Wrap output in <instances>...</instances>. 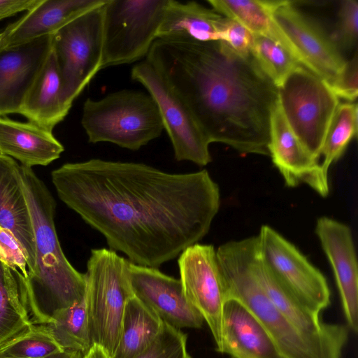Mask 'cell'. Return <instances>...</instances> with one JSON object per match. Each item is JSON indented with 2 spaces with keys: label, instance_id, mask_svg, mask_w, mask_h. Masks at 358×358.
<instances>
[{
  "label": "cell",
  "instance_id": "1",
  "mask_svg": "<svg viewBox=\"0 0 358 358\" xmlns=\"http://www.w3.org/2000/svg\"><path fill=\"white\" fill-rule=\"evenodd\" d=\"M60 200L131 262L157 268L208 232L220 191L206 170L170 173L91 159L51 173Z\"/></svg>",
  "mask_w": 358,
  "mask_h": 358
},
{
  "label": "cell",
  "instance_id": "2",
  "mask_svg": "<svg viewBox=\"0 0 358 358\" xmlns=\"http://www.w3.org/2000/svg\"><path fill=\"white\" fill-rule=\"evenodd\" d=\"M145 59L186 104L210 143L268 155L278 90L251 54L242 56L221 41L157 38Z\"/></svg>",
  "mask_w": 358,
  "mask_h": 358
},
{
  "label": "cell",
  "instance_id": "3",
  "mask_svg": "<svg viewBox=\"0 0 358 358\" xmlns=\"http://www.w3.org/2000/svg\"><path fill=\"white\" fill-rule=\"evenodd\" d=\"M20 173L35 245L34 267L25 279L27 310L32 324H47L84 299L85 275L62 250L54 221L56 203L48 187L32 168L21 165Z\"/></svg>",
  "mask_w": 358,
  "mask_h": 358
},
{
  "label": "cell",
  "instance_id": "4",
  "mask_svg": "<svg viewBox=\"0 0 358 358\" xmlns=\"http://www.w3.org/2000/svg\"><path fill=\"white\" fill-rule=\"evenodd\" d=\"M257 247V236L229 241L216 250L226 299H236L248 308L285 358H341L342 352L305 335L268 299L254 270Z\"/></svg>",
  "mask_w": 358,
  "mask_h": 358
},
{
  "label": "cell",
  "instance_id": "5",
  "mask_svg": "<svg viewBox=\"0 0 358 358\" xmlns=\"http://www.w3.org/2000/svg\"><path fill=\"white\" fill-rule=\"evenodd\" d=\"M81 125L88 142H108L138 150L164 129L157 106L148 92L119 90L83 104Z\"/></svg>",
  "mask_w": 358,
  "mask_h": 358
},
{
  "label": "cell",
  "instance_id": "6",
  "mask_svg": "<svg viewBox=\"0 0 358 358\" xmlns=\"http://www.w3.org/2000/svg\"><path fill=\"white\" fill-rule=\"evenodd\" d=\"M129 262L113 250L93 249L85 273L92 343L102 346L111 357L118 344L126 303L134 295Z\"/></svg>",
  "mask_w": 358,
  "mask_h": 358
},
{
  "label": "cell",
  "instance_id": "7",
  "mask_svg": "<svg viewBox=\"0 0 358 358\" xmlns=\"http://www.w3.org/2000/svg\"><path fill=\"white\" fill-rule=\"evenodd\" d=\"M278 90L288 124L308 152L319 159L339 98L324 80L302 65Z\"/></svg>",
  "mask_w": 358,
  "mask_h": 358
},
{
  "label": "cell",
  "instance_id": "8",
  "mask_svg": "<svg viewBox=\"0 0 358 358\" xmlns=\"http://www.w3.org/2000/svg\"><path fill=\"white\" fill-rule=\"evenodd\" d=\"M169 0H107L103 6L101 69L146 57Z\"/></svg>",
  "mask_w": 358,
  "mask_h": 358
},
{
  "label": "cell",
  "instance_id": "9",
  "mask_svg": "<svg viewBox=\"0 0 358 358\" xmlns=\"http://www.w3.org/2000/svg\"><path fill=\"white\" fill-rule=\"evenodd\" d=\"M104 4L78 16L53 34L52 50L62 80L63 99L70 107L101 70Z\"/></svg>",
  "mask_w": 358,
  "mask_h": 358
},
{
  "label": "cell",
  "instance_id": "10",
  "mask_svg": "<svg viewBox=\"0 0 358 358\" xmlns=\"http://www.w3.org/2000/svg\"><path fill=\"white\" fill-rule=\"evenodd\" d=\"M271 19L283 45L299 63L331 85L341 75L347 61L331 35L294 1L275 0Z\"/></svg>",
  "mask_w": 358,
  "mask_h": 358
},
{
  "label": "cell",
  "instance_id": "11",
  "mask_svg": "<svg viewBox=\"0 0 358 358\" xmlns=\"http://www.w3.org/2000/svg\"><path fill=\"white\" fill-rule=\"evenodd\" d=\"M257 236L259 257L269 272L303 306L320 315L331 298L323 274L271 227L263 225Z\"/></svg>",
  "mask_w": 358,
  "mask_h": 358
},
{
  "label": "cell",
  "instance_id": "12",
  "mask_svg": "<svg viewBox=\"0 0 358 358\" xmlns=\"http://www.w3.org/2000/svg\"><path fill=\"white\" fill-rule=\"evenodd\" d=\"M131 76L143 85L155 100L176 159L199 166L210 163L209 141L189 109L156 66L145 59L132 68Z\"/></svg>",
  "mask_w": 358,
  "mask_h": 358
},
{
  "label": "cell",
  "instance_id": "13",
  "mask_svg": "<svg viewBox=\"0 0 358 358\" xmlns=\"http://www.w3.org/2000/svg\"><path fill=\"white\" fill-rule=\"evenodd\" d=\"M178 263L185 295L206 322L220 353L226 296L216 250L212 245L197 243L180 254Z\"/></svg>",
  "mask_w": 358,
  "mask_h": 358
},
{
  "label": "cell",
  "instance_id": "14",
  "mask_svg": "<svg viewBox=\"0 0 358 358\" xmlns=\"http://www.w3.org/2000/svg\"><path fill=\"white\" fill-rule=\"evenodd\" d=\"M128 277L133 294L153 310L161 320L176 329H199L204 320L190 303L180 279L157 268L128 264Z\"/></svg>",
  "mask_w": 358,
  "mask_h": 358
},
{
  "label": "cell",
  "instance_id": "15",
  "mask_svg": "<svg viewBox=\"0 0 358 358\" xmlns=\"http://www.w3.org/2000/svg\"><path fill=\"white\" fill-rule=\"evenodd\" d=\"M268 155L289 187L305 183L322 196L329 194L327 174L299 141L288 124L279 100L269 124Z\"/></svg>",
  "mask_w": 358,
  "mask_h": 358
},
{
  "label": "cell",
  "instance_id": "16",
  "mask_svg": "<svg viewBox=\"0 0 358 358\" xmlns=\"http://www.w3.org/2000/svg\"><path fill=\"white\" fill-rule=\"evenodd\" d=\"M53 35L0 48V117L20 113L25 97L52 50Z\"/></svg>",
  "mask_w": 358,
  "mask_h": 358
},
{
  "label": "cell",
  "instance_id": "17",
  "mask_svg": "<svg viewBox=\"0 0 358 358\" xmlns=\"http://www.w3.org/2000/svg\"><path fill=\"white\" fill-rule=\"evenodd\" d=\"M316 234L330 262L348 326L358 329V265L350 229L328 217L317 221Z\"/></svg>",
  "mask_w": 358,
  "mask_h": 358
},
{
  "label": "cell",
  "instance_id": "18",
  "mask_svg": "<svg viewBox=\"0 0 358 358\" xmlns=\"http://www.w3.org/2000/svg\"><path fill=\"white\" fill-rule=\"evenodd\" d=\"M220 353L232 358H285L259 319L233 298L223 305Z\"/></svg>",
  "mask_w": 358,
  "mask_h": 358
},
{
  "label": "cell",
  "instance_id": "19",
  "mask_svg": "<svg viewBox=\"0 0 358 358\" xmlns=\"http://www.w3.org/2000/svg\"><path fill=\"white\" fill-rule=\"evenodd\" d=\"M106 1L41 0L1 33L0 48L16 46L53 35L78 16L102 6Z\"/></svg>",
  "mask_w": 358,
  "mask_h": 358
},
{
  "label": "cell",
  "instance_id": "20",
  "mask_svg": "<svg viewBox=\"0 0 358 358\" xmlns=\"http://www.w3.org/2000/svg\"><path fill=\"white\" fill-rule=\"evenodd\" d=\"M20 170L15 159L0 153V227L10 231L24 249L29 274L34 267L35 245Z\"/></svg>",
  "mask_w": 358,
  "mask_h": 358
},
{
  "label": "cell",
  "instance_id": "21",
  "mask_svg": "<svg viewBox=\"0 0 358 358\" xmlns=\"http://www.w3.org/2000/svg\"><path fill=\"white\" fill-rule=\"evenodd\" d=\"M63 145L48 131L30 122L0 117V153L22 166H47L60 157Z\"/></svg>",
  "mask_w": 358,
  "mask_h": 358
},
{
  "label": "cell",
  "instance_id": "22",
  "mask_svg": "<svg viewBox=\"0 0 358 358\" xmlns=\"http://www.w3.org/2000/svg\"><path fill=\"white\" fill-rule=\"evenodd\" d=\"M227 17L196 1L169 0L157 38L220 41Z\"/></svg>",
  "mask_w": 358,
  "mask_h": 358
},
{
  "label": "cell",
  "instance_id": "23",
  "mask_svg": "<svg viewBox=\"0 0 358 358\" xmlns=\"http://www.w3.org/2000/svg\"><path fill=\"white\" fill-rule=\"evenodd\" d=\"M71 108L64 101L62 80L51 50L29 90L19 114L29 122L52 131L66 117Z\"/></svg>",
  "mask_w": 358,
  "mask_h": 358
},
{
  "label": "cell",
  "instance_id": "24",
  "mask_svg": "<svg viewBox=\"0 0 358 358\" xmlns=\"http://www.w3.org/2000/svg\"><path fill=\"white\" fill-rule=\"evenodd\" d=\"M164 322L134 295L127 301L118 344L112 358H134L160 333Z\"/></svg>",
  "mask_w": 358,
  "mask_h": 358
},
{
  "label": "cell",
  "instance_id": "25",
  "mask_svg": "<svg viewBox=\"0 0 358 358\" xmlns=\"http://www.w3.org/2000/svg\"><path fill=\"white\" fill-rule=\"evenodd\" d=\"M32 325L27 306L25 278L0 261V345Z\"/></svg>",
  "mask_w": 358,
  "mask_h": 358
},
{
  "label": "cell",
  "instance_id": "26",
  "mask_svg": "<svg viewBox=\"0 0 358 358\" xmlns=\"http://www.w3.org/2000/svg\"><path fill=\"white\" fill-rule=\"evenodd\" d=\"M275 0H208L212 8L231 19L252 34L268 36L276 41L278 32L271 19Z\"/></svg>",
  "mask_w": 358,
  "mask_h": 358
},
{
  "label": "cell",
  "instance_id": "27",
  "mask_svg": "<svg viewBox=\"0 0 358 358\" xmlns=\"http://www.w3.org/2000/svg\"><path fill=\"white\" fill-rule=\"evenodd\" d=\"M45 325L63 350L79 351L84 355L92 345L85 296L79 303L59 311Z\"/></svg>",
  "mask_w": 358,
  "mask_h": 358
},
{
  "label": "cell",
  "instance_id": "28",
  "mask_svg": "<svg viewBox=\"0 0 358 358\" xmlns=\"http://www.w3.org/2000/svg\"><path fill=\"white\" fill-rule=\"evenodd\" d=\"M358 107L356 102L340 103L325 138L320 157L323 171L328 175L330 166L344 153L350 142L357 136Z\"/></svg>",
  "mask_w": 358,
  "mask_h": 358
},
{
  "label": "cell",
  "instance_id": "29",
  "mask_svg": "<svg viewBox=\"0 0 358 358\" xmlns=\"http://www.w3.org/2000/svg\"><path fill=\"white\" fill-rule=\"evenodd\" d=\"M250 54L263 73L278 89L287 76L301 65L280 43L264 35L252 34Z\"/></svg>",
  "mask_w": 358,
  "mask_h": 358
},
{
  "label": "cell",
  "instance_id": "30",
  "mask_svg": "<svg viewBox=\"0 0 358 358\" xmlns=\"http://www.w3.org/2000/svg\"><path fill=\"white\" fill-rule=\"evenodd\" d=\"M62 350L45 324H32L0 345V358H45Z\"/></svg>",
  "mask_w": 358,
  "mask_h": 358
},
{
  "label": "cell",
  "instance_id": "31",
  "mask_svg": "<svg viewBox=\"0 0 358 358\" xmlns=\"http://www.w3.org/2000/svg\"><path fill=\"white\" fill-rule=\"evenodd\" d=\"M187 338L180 329L164 322L155 341L134 358H191L187 349Z\"/></svg>",
  "mask_w": 358,
  "mask_h": 358
},
{
  "label": "cell",
  "instance_id": "32",
  "mask_svg": "<svg viewBox=\"0 0 358 358\" xmlns=\"http://www.w3.org/2000/svg\"><path fill=\"white\" fill-rule=\"evenodd\" d=\"M330 35L341 52L356 46L358 36V3L357 1H341L337 24L334 31Z\"/></svg>",
  "mask_w": 358,
  "mask_h": 358
},
{
  "label": "cell",
  "instance_id": "33",
  "mask_svg": "<svg viewBox=\"0 0 358 358\" xmlns=\"http://www.w3.org/2000/svg\"><path fill=\"white\" fill-rule=\"evenodd\" d=\"M0 261L27 278L29 265L24 249L10 231L1 227Z\"/></svg>",
  "mask_w": 358,
  "mask_h": 358
},
{
  "label": "cell",
  "instance_id": "34",
  "mask_svg": "<svg viewBox=\"0 0 358 358\" xmlns=\"http://www.w3.org/2000/svg\"><path fill=\"white\" fill-rule=\"evenodd\" d=\"M358 60L357 52L352 59L347 61L341 75L331 85V88L338 98L347 102H355L358 95Z\"/></svg>",
  "mask_w": 358,
  "mask_h": 358
},
{
  "label": "cell",
  "instance_id": "35",
  "mask_svg": "<svg viewBox=\"0 0 358 358\" xmlns=\"http://www.w3.org/2000/svg\"><path fill=\"white\" fill-rule=\"evenodd\" d=\"M220 41L242 56L250 55L252 34L236 21L227 17L220 34Z\"/></svg>",
  "mask_w": 358,
  "mask_h": 358
},
{
  "label": "cell",
  "instance_id": "36",
  "mask_svg": "<svg viewBox=\"0 0 358 358\" xmlns=\"http://www.w3.org/2000/svg\"><path fill=\"white\" fill-rule=\"evenodd\" d=\"M41 0H0V20L22 11H29Z\"/></svg>",
  "mask_w": 358,
  "mask_h": 358
},
{
  "label": "cell",
  "instance_id": "37",
  "mask_svg": "<svg viewBox=\"0 0 358 358\" xmlns=\"http://www.w3.org/2000/svg\"><path fill=\"white\" fill-rule=\"evenodd\" d=\"M83 358H112V357L102 346L93 344L83 355Z\"/></svg>",
  "mask_w": 358,
  "mask_h": 358
},
{
  "label": "cell",
  "instance_id": "38",
  "mask_svg": "<svg viewBox=\"0 0 358 358\" xmlns=\"http://www.w3.org/2000/svg\"><path fill=\"white\" fill-rule=\"evenodd\" d=\"M45 358H83V354L79 351L63 350Z\"/></svg>",
  "mask_w": 358,
  "mask_h": 358
},
{
  "label": "cell",
  "instance_id": "39",
  "mask_svg": "<svg viewBox=\"0 0 358 358\" xmlns=\"http://www.w3.org/2000/svg\"><path fill=\"white\" fill-rule=\"evenodd\" d=\"M1 33H0V46H1Z\"/></svg>",
  "mask_w": 358,
  "mask_h": 358
}]
</instances>
